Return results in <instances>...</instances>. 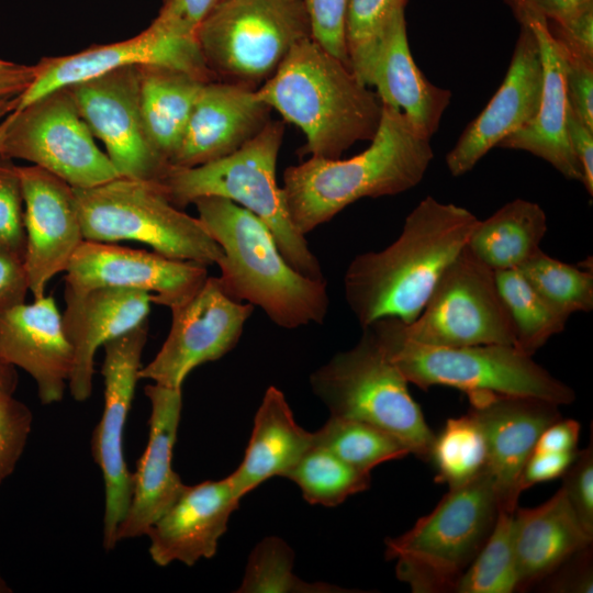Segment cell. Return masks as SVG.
Listing matches in <instances>:
<instances>
[{
  "instance_id": "d6986e66",
  "label": "cell",
  "mask_w": 593,
  "mask_h": 593,
  "mask_svg": "<svg viewBox=\"0 0 593 593\" xmlns=\"http://www.w3.org/2000/svg\"><path fill=\"white\" fill-rule=\"evenodd\" d=\"M25 231L24 265L33 299L45 295L54 276L66 271L85 240L75 189L52 172L19 166Z\"/></svg>"
},
{
  "instance_id": "836d02e7",
  "label": "cell",
  "mask_w": 593,
  "mask_h": 593,
  "mask_svg": "<svg viewBox=\"0 0 593 593\" xmlns=\"http://www.w3.org/2000/svg\"><path fill=\"white\" fill-rule=\"evenodd\" d=\"M314 444L349 466L366 472L387 461L411 455L395 437L370 424L336 416L314 432Z\"/></svg>"
},
{
  "instance_id": "4dcf8cb0",
  "label": "cell",
  "mask_w": 593,
  "mask_h": 593,
  "mask_svg": "<svg viewBox=\"0 0 593 593\" xmlns=\"http://www.w3.org/2000/svg\"><path fill=\"white\" fill-rule=\"evenodd\" d=\"M547 216L535 202L515 199L473 227L467 247L493 271L518 269L540 247Z\"/></svg>"
},
{
  "instance_id": "5bb4252c",
  "label": "cell",
  "mask_w": 593,
  "mask_h": 593,
  "mask_svg": "<svg viewBox=\"0 0 593 593\" xmlns=\"http://www.w3.org/2000/svg\"><path fill=\"white\" fill-rule=\"evenodd\" d=\"M254 309L230 298L219 278L209 276L194 294L170 309L168 336L141 368L139 379L182 389L194 368L219 360L237 345Z\"/></svg>"
},
{
  "instance_id": "d6a6232c",
  "label": "cell",
  "mask_w": 593,
  "mask_h": 593,
  "mask_svg": "<svg viewBox=\"0 0 593 593\" xmlns=\"http://www.w3.org/2000/svg\"><path fill=\"white\" fill-rule=\"evenodd\" d=\"M283 477L300 488L306 502L328 507L368 490L371 483L370 472L349 466L315 444Z\"/></svg>"
},
{
  "instance_id": "f5cc1de1",
  "label": "cell",
  "mask_w": 593,
  "mask_h": 593,
  "mask_svg": "<svg viewBox=\"0 0 593 593\" xmlns=\"http://www.w3.org/2000/svg\"><path fill=\"white\" fill-rule=\"evenodd\" d=\"M516 16L524 12H534L561 24L574 16L583 7L579 0H507Z\"/></svg>"
},
{
  "instance_id": "9f6ffc18",
  "label": "cell",
  "mask_w": 593,
  "mask_h": 593,
  "mask_svg": "<svg viewBox=\"0 0 593 593\" xmlns=\"http://www.w3.org/2000/svg\"><path fill=\"white\" fill-rule=\"evenodd\" d=\"M18 103V96L0 99V121L14 110Z\"/></svg>"
},
{
  "instance_id": "83f0119b",
  "label": "cell",
  "mask_w": 593,
  "mask_h": 593,
  "mask_svg": "<svg viewBox=\"0 0 593 593\" xmlns=\"http://www.w3.org/2000/svg\"><path fill=\"white\" fill-rule=\"evenodd\" d=\"M562 488L533 508L514 511L517 591L538 585L575 553L592 546Z\"/></svg>"
},
{
  "instance_id": "ac0fdd59",
  "label": "cell",
  "mask_w": 593,
  "mask_h": 593,
  "mask_svg": "<svg viewBox=\"0 0 593 593\" xmlns=\"http://www.w3.org/2000/svg\"><path fill=\"white\" fill-rule=\"evenodd\" d=\"M468 413L486 446L485 470L493 481L500 511L514 512L519 479L540 434L561 418L559 405L535 396L473 392Z\"/></svg>"
},
{
  "instance_id": "6da1fadb",
  "label": "cell",
  "mask_w": 593,
  "mask_h": 593,
  "mask_svg": "<svg viewBox=\"0 0 593 593\" xmlns=\"http://www.w3.org/2000/svg\"><path fill=\"white\" fill-rule=\"evenodd\" d=\"M478 221L462 206L426 197L392 244L357 255L346 269L344 291L361 328L383 317L413 322Z\"/></svg>"
},
{
  "instance_id": "d4e9b609",
  "label": "cell",
  "mask_w": 593,
  "mask_h": 593,
  "mask_svg": "<svg viewBox=\"0 0 593 593\" xmlns=\"http://www.w3.org/2000/svg\"><path fill=\"white\" fill-rule=\"evenodd\" d=\"M64 295L63 327L74 355L68 388L83 402L92 392L97 349L147 321L152 301L147 292L115 287Z\"/></svg>"
},
{
  "instance_id": "9c48e42d",
  "label": "cell",
  "mask_w": 593,
  "mask_h": 593,
  "mask_svg": "<svg viewBox=\"0 0 593 593\" xmlns=\"http://www.w3.org/2000/svg\"><path fill=\"white\" fill-rule=\"evenodd\" d=\"M75 193L86 240H136L167 257L204 266L222 257L201 221L175 206L157 181L118 177Z\"/></svg>"
},
{
  "instance_id": "8d00e7d4",
  "label": "cell",
  "mask_w": 593,
  "mask_h": 593,
  "mask_svg": "<svg viewBox=\"0 0 593 593\" xmlns=\"http://www.w3.org/2000/svg\"><path fill=\"white\" fill-rule=\"evenodd\" d=\"M517 591L514 550V512L499 511L488 539L457 581L456 593H512Z\"/></svg>"
},
{
  "instance_id": "c3c4849f",
  "label": "cell",
  "mask_w": 593,
  "mask_h": 593,
  "mask_svg": "<svg viewBox=\"0 0 593 593\" xmlns=\"http://www.w3.org/2000/svg\"><path fill=\"white\" fill-rule=\"evenodd\" d=\"M27 291L24 257L0 244V312L24 303Z\"/></svg>"
},
{
  "instance_id": "816d5d0a",
  "label": "cell",
  "mask_w": 593,
  "mask_h": 593,
  "mask_svg": "<svg viewBox=\"0 0 593 593\" xmlns=\"http://www.w3.org/2000/svg\"><path fill=\"white\" fill-rule=\"evenodd\" d=\"M580 423L572 418H559L539 436L534 451L574 452L578 451Z\"/></svg>"
},
{
  "instance_id": "74e56055",
  "label": "cell",
  "mask_w": 593,
  "mask_h": 593,
  "mask_svg": "<svg viewBox=\"0 0 593 593\" xmlns=\"http://www.w3.org/2000/svg\"><path fill=\"white\" fill-rule=\"evenodd\" d=\"M294 552L282 539L266 537L249 556L238 593L350 592L324 582H305L293 571Z\"/></svg>"
},
{
  "instance_id": "2e32d148",
  "label": "cell",
  "mask_w": 593,
  "mask_h": 593,
  "mask_svg": "<svg viewBox=\"0 0 593 593\" xmlns=\"http://www.w3.org/2000/svg\"><path fill=\"white\" fill-rule=\"evenodd\" d=\"M163 66L213 81L197 43L180 40L157 21L134 37L94 45L79 53L45 57L34 65V78L18 96L14 110L58 89L131 66Z\"/></svg>"
},
{
  "instance_id": "ba28073f",
  "label": "cell",
  "mask_w": 593,
  "mask_h": 593,
  "mask_svg": "<svg viewBox=\"0 0 593 593\" xmlns=\"http://www.w3.org/2000/svg\"><path fill=\"white\" fill-rule=\"evenodd\" d=\"M310 384L331 416L378 427L400 440L410 454L429 460L435 433L412 398L407 380L368 327L362 328L353 348L337 353L317 368Z\"/></svg>"
},
{
  "instance_id": "11a10c76",
  "label": "cell",
  "mask_w": 593,
  "mask_h": 593,
  "mask_svg": "<svg viewBox=\"0 0 593 593\" xmlns=\"http://www.w3.org/2000/svg\"><path fill=\"white\" fill-rule=\"evenodd\" d=\"M18 384V376L13 366L0 360V394H13Z\"/></svg>"
},
{
  "instance_id": "30bf717a",
  "label": "cell",
  "mask_w": 593,
  "mask_h": 593,
  "mask_svg": "<svg viewBox=\"0 0 593 593\" xmlns=\"http://www.w3.org/2000/svg\"><path fill=\"white\" fill-rule=\"evenodd\" d=\"M307 37L311 25L303 0H224L195 34L214 80L251 88L269 79Z\"/></svg>"
},
{
  "instance_id": "f6af8a7d",
  "label": "cell",
  "mask_w": 593,
  "mask_h": 593,
  "mask_svg": "<svg viewBox=\"0 0 593 593\" xmlns=\"http://www.w3.org/2000/svg\"><path fill=\"white\" fill-rule=\"evenodd\" d=\"M563 57L568 103L577 116L593 130V63L564 54Z\"/></svg>"
},
{
  "instance_id": "ab89813d",
  "label": "cell",
  "mask_w": 593,
  "mask_h": 593,
  "mask_svg": "<svg viewBox=\"0 0 593 593\" xmlns=\"http://www.w3.org/2000/svg\"><path fill=\"white\" fill-rule=\"evenodd\" d=\"M31 410L13 394H0V484L14 471L32 429Z\"/></svg>"
},
{
  "instance_id": "b9f144b4",
  "label": "cell",
  "mask_w": 593,
  "mask_h": 593,
  "mask_svg": "<svg viewBox=\"0 0 593 593\" xmlns=\"http://www.w3.org/2000/svg\"><path fill=\"white\" fill-rule=\"evenodd\" d=\"M303 2L310 20L312 38L350 67L345 42L348 0H303Z\"/></svg>"
},
{
  "instance_id": "680465c9",
  "label": "cell",
  "mask_w": 593,
  "mask_h": 593,
  "mask_svg": "<svg viewBox=\"0 0 593 593\" xmlns=\"http://www.w3.org/2000/svg\"><path fill=\"white\" fill-rule=\"evenodd\" d=\"M579 2L581 5H588V4L593 3V0H579Z\"/></svg>"
},
{
  "instance_id": "484cf974",
  "label": "cell",
  "mask_w": 593,
  "mask_h": 593,
  "mask_svg": "<svg viewBox=\"0 0 593 593\" xmlns=\"http://www.w3.org/2000/svg\"><path fill=\"white\" fill-rule=\"evenodd\" d=\"M535 34L542 64V91L536 116L510 134L499 147L528 152L556 168L569 180L582 182V168L570 146L567 127L564 57L551 34L548 20L534 12L517 16Z\"/></svg>"
},
{
  "instance_id": "1f68e13d",
  "label": "cell",
  "mask_w": 593,
  "mask_h": 593,
  "mask_svg": "<svg viewBox=\"0 0 593 593\" xmlns=\"http://www.w3.org/2000/svg\"><path fill=\"white\" fill-rule=\"evenodd\" d=\"M495 281L512 323L514 347L519 351L533 357L563 332L568 318L556 312L518 269L495 271Z\"/></svg>"
},
{
  "instance_id": "44dd1931",
  "label": "cell",
  "mask_w": 593,
  "mask_h": 593,
  "mask_svg": "<svg viewBox=\"0 0 593 593\" xmlns=\"http://www.w3.org/2000/svg\"><path fill=\"white\" fill-rule=\"evenodd\" d=\"M144 392L150 402L148 441L132 473L131 502L116 529V542L146 535L187 485L172 468L182 389L154 383Z\"/></svg>"
},
{
  "instance_id": "5b68a950",
  "label": "cell",
  "mask_w": 593,
  "mask_h": 593,
  "mask_svg": "<svg viewBox=\"0 0 593 593\" xmlns=\"http://www.w3.org/2000/svg\"><path fill=\"white\" fill-rule=\"evenodd\" d=\"M283 133L284 121L270 120L234 153L194 167L169 164L157 182L179 209L205 197L224 198L245 208L269 228L292 268L307 278L324 279L305 236L290 220L282 189L277 183L276 166Z\"/></svg>"
},
{
  "instance_id": "7c38bea8",
  "label": "cell",
  "mask_w": 593,
  "mask_h": 593,
  "mask_svg": "<svg viewBox=\"0 0 593 593\" xmlns=\"http://www.w3.org/2000/svg\"><path fill=\"white\" fill-rule=\"evenodd\" d=\"M400 322L407 337L423 344L514 346L513 327L495 271L467 245L443 271L418 316L411 323Z\"/></svg>"
},
{
  "instance_id": "e0dca14e",
  "label": "cell",
  "mask_w": 593,
  "mask_h": 593,
  "mask_svg": "<svg viewBox=\"0 0 593 593\" xmlns=\"http://www.w3.org/2000/svg\"><path fill=\"white\" fill-rule=\"evenodd\" d=\"M65 277V291L115 287L147 292L152 303L171 309L194 294L209 277L206 266L111 243L83 240Z\"/></svg>"
},
{
  "instance_id": "f1b7e54d",
  "label": "cell",
  "mask_w": 593,
  "mask_h": 593,
  "mask_svg": "<svg viewBox=\"0 0 593 593\" xmlns=\"http://www.w3.org/2000/svg\"><path fill=\"white\" fill-rule=\"evenodd\" d=\"M314 445V432L295 422L284 394L270 385L254 418L243 461L228 478L243 497L268 479L283 477Z\"/></svg>"
},
{
  "instance_id": "d590c367",
  "label": "cell",
  "mask_w": 593,
  "mask_h": 593,
  "mask_svg": "<svg viewBox=\"0 0 593 593\" xmlns=\"http://www.w3.org/2000/svg\"><path fill=\"white\" fill-rule=\"evenodd\" d=\"M518 270L535 291L560 315L593 309L592 268H581L548 256L540 248Z\"/></svg>"
},
{
  "instance_id": "f907efd6",
  "label": "cell",
  "mask_w": 593,
  "mask_h": 593,
  "mask_svg": "<svg viewBox=\"0 0 593 593\" xmlns=\"http://www.w3.org/2000/svg\"><path fill=\"white\" fill-rule=\"evenodd\" d=\"M567 135L574 156L583 172L582 183L593 194V130L589 128L567 103Z\"/></svg>"
},
{
  "instance_id": "f546056e",
  "label": "cell",
  "mask_w": 593,
  "mask_h": 593,
  "mask_svg": "<svg viewBox=\"0 0 593 593\" xmlns=\"http://www.w3.org/2000/svg\"><path fill=\"white\" fill-rule=\"evenodd\" d=\"M138 69L139 104L146 134L156 152L170 163L205 81L163 66L147 65Z\"/></svg>"
},
{
  "instance_id": "9a60e30c",
  "label": "cell",
  "mask_w": 593,
  "mask_h": 593,
  "mask_svg": "<svg viewBox=\"0 0 593 593\" xmlns=\"http://www.w3.org/2000/svg\"><path fill=\"white\" fill-rule=\"evenodd\" d=\"M67 88L120 177L159 181L169 163L153 147L144 127L138 67L120 68Z\"/></svg>"
},
{
  "instance_id": "681fc988",
  "label": "cell",
  "mask_w": 593,
  "mask_h": 593,
  "mask_svg": "<svg viewBox=\"0 0 593 593\" xmlns=\"http://www.w3.org/2000/svg\"><path fill=\"white\" fill-rule=\"evenodd\" d=\"M578 451L574 452H537L533 451L528 458L519 479V490H524L541 482H547L564 474L573 462Z\"/></svg>"
},
{
  "instance_id": "ffe728a7",
  "label": "cell",
  "mask_w": 593,
  "mask_h": 593,
  "mask_svg": "<svg viewBox=\"0 0 593 593\" xmlns=\"http://www.w3.org/2000/svg\"><path fill=\"white\" fill-rule=\"evenodd\" d=\"M506 76L482 112L465 128L446 156L449 172L461 176L510 134L537 114L542 91V64L537 38L521 24Z\"/></svg>"
},
{
  "instance_id": "4316f807",
  "label": "cell",
  "mask_w": 593,
  "mask_h": 593,
  "mask_svg": "<svg viewBox=\"0 0 593 593\" xmlns=\"http://www.w3.org/2000/svg\"><path fill=\"white\" fill-rule=\"evenodd\" d=\"M363 83L377 89L382 102L430 138L450 103L451 92L426 79L415 64L406 34L404 10L389 23L370 61Z\"/></svg>"
},
{
  "instance_id": "7bdbcfd3",
  "label": "cell",
  "mask_w": 593,
  "mask_h": 593,
  "mask_svg": "<svg viewBox=\"0 0 593 593\" xmlns=\"http://www.w3.org/2000/svg\"><path fill=\"white\" fill-rule=\"evenodd\" d=\"M562 489L584 530L593 537V447L578 454L562 475Z\"/></svg>"
},
{
  "instance_id": "3957f363",
  "label": "cell",
  "mask_w": 593,
  "mask_h": 593,
  "mask_svg": "<svg viewBox=\"0 0 593 593\" xmlns=\"http://www.w3.org/2000/svg\"><path fill=\"white\" fill-rule=\"evenodd\" d=\"M257 97L306 137L301 155L328 159L371 141L382 114L378 94L349 66L307 37L256 89Z\"/></svg>"
},
{
  "instance_id": "4fadbf2b",
  "label": "cell",
  "mask_w": 593,
  "mask_h": 593,
  "mask_svg": "<svg viewBox=\"0 0 593 593\" xmlns=\"http://www.w3.org/2000/svg\"><path fill=\"white\" fill-rule=\"evenodd\" d=\"M148 323L103 345L104 406L91 435V455L104 482L103 541L107 550L116 546V529L124 518L132 496V473L123 454V433L142 368Z\"/></svg>"
},
{
  "instance_id": "ee69618b",
  "label": "cell",
  "mask_w": 593,
  "mask_h": 593,
  "mask_svg": "<svg viewBox=\"0 0 593 593\" xmlns=\"http://www.w3.org/2000/svg\"><path fill=\"white\" fill-rule=\"evenodd\" d=\"M222 1L224 0H164L155 20L178 38L197 43L198 27Z\"/></svg>"
},
{
  "instance_id": "8fae6325",
  "label": "cell",
  "mask_w": 593,
  "mask_h": 593,
  "mask_svg": "<svg viewBox=\"0 0 593 593\" xmlns=\"http://www.w3.org/2000/svg\"><path fill=\"white\" fill-rule=\"evenodd\" d=\"M0 158L29 161L75 189L120 177L97 145L68 88L49 92L0 121Z\"/></svg>"
},
{
  "instance_id": "db71d44e",
  "label": "cell",
  "mask_w": 593,
  "mask_h": 593,
  "mask_svg": "<svg viewBox=\"0 0 593 593\" xmlns=\"http://www.w3.org/2000/svg\"><path fill=\"white\" fill-rule=\"evenodd\" d=\"M34 65L27 66L0 58V99L21 94L34 78Z\"/></svg>"
},
{
  "instance_id": "e575fe53",
  "label": "cell",
  "mask_w": 593,
  "mask_h": 593,
  "mask_svg": "<svg viewBox=\"0 0 593 593\" xmlns=\"http://www.w3.org/2000/svg\"><path fill=\"white\" fill-rule=\"evenodd\" d=\"M435 481L454 489L480 475L486 467V446L477 421L469 414L448 418L432 445L429 460Z\"/></svg>"
},
{
  "instance_id": "603a6c76",
  "label": "cell",
  "mask_w": 593,
  "mask_h": 593,
  "mask_svg": "<svg viewBox=\"0 0 593 593\" xmlns=\"http://www.w3.org/2000/svg\"><path fill=\"white\" fill-rule=\"evenodd\" d=\"M270 112L255 88L219 80L205 82L169 164L194 167L234 153L265 127Z\"/></svg>"
},
{
  "instance_id": "7402d4cb",
  "label": "cell",
  "mask_w": 593,
  "mask_h": 593,
  "mask_svg": "<svg viewBox=\"0 0 593 593\" xmlns=\"http://www.w3.org/2000/svg\"><path fill=\"white\" fill-rule=\"evenodd\" d=\"M0 360L34 379L42 404L63 400L74 355L53 296L0 312Z\"/></svg>"
},
{
  "instance_id": "7a4b0ae2",
  "label": "cell",
  "mask_w": 593,
  "mask_h": 593,
  "mask_svg": "<svg viewBox=\"0 0 593 593\" xmlns=\"http://www.w3.org/2000/svg\"><path fill=\"white\" fill-rule=\"evenodd\" d=\"M370 142L367 149L348 159L310 157L284 170V204L302 235L357 200L395 195L414 188L434 158L430 138L385 104Z\"/></svg>"
},
{
  "instance_id": "277c9868",
  "label": "cell",
  "mask_w": 593,
  "mask_h": 593,
  "mask_svg": "<svg viewBox=\"0 0 593 593\" xmlns=\"http://www.w3.org/2000/svg\"><path fill=\"white\" fill-rule=\"evenodd\" d=\"M193 204L222 248L217 278L230 298L261 309L286 329L324 323L329 305L325 279H311L292 268L264 222L224 198H200Z\"/></svg>"
},
{
  "instance_id": "cb8c5ba5",
  "label": "cell",
  "mask_w": 593,
  "mask_h": 593,
  "mask_svg": "<svg viewBox=\"0 0 593 593\" xmlns=\"http://www.w3.org/2000/svg\"><path fill=\"white\" fill-rule=\"evenodd\" d=\"M240 499L228 475L186 485L146 533L152 560L160 567L176 561L193 566L213 557Z\"/></svg>"
},
{
  "instance_id": "8992f818",
  "label": "cell",
  "mask_w": 593,
  "mask_h": 593,
  "mask_svg": "<svg viewBox=\"0 0 593 593\" xmlns=\"http://www.w3.org/2000/svg\"><path fill=\"white\" fill-rule=\"evenodd\" d=\"M366 327L407 382L423 390L443 385L467 394L488 391L535 396L557 405L575 400L572 388L512 345L423 344L407 337L395 317H383Z\"/></svg>"
},
{
  "instance_id": "6f0895ef",
  "label": "cell",
  "mask_w": 593,
  "mask_h": 593,
  "mask_svg": "<svg viewBox=\"0 0 593 593\" xmlns=\"http://www.w3.org/2000/svg\"><path fill=\"white\" fill-rule=\"evenodd\" d=\"M12 589L7 584L4 579L0 574V593H11Z\"/></svg>"
},
{
  "instance_id": "bcb514c9",
  "label": "cell",
  "mask_w": 593,
  "mask_h": 593,
  "mask_svg": "<svg viewBox=\"0 0 593 593\" xmlns=\"http://www.w3.org/2000/svg\"><path fill=\"white\" fill-rule=\"evenodd\" d=\"M553 593H592V546L575 553L538 584Z\"/></svg>"
},
{
  "instance_id": "52a82bcc",
  "label": "cell",
  "mask_w": 593,
  "mask_h": 593,
  "mask_svg": "<svg viewBox=\"0 0 593 593\" xmlns=\"http://www.w3.org/2000/svg\"><path fill=\"white\" fill-rule=\"evenodd\" d=\"M499 502L484 470L449 489L427 515L398 537L385 539V559L395 560L400 581L415 593L454 592L495 524Z\"/></svg>"
},
{
  "instance_id": "60d3db41",
  "label": "cell",
  "mask_w": 593,
  "mask_h": 593,
  "mask_svg": "<svg viewBox=\"0 0 593 593\" xmlns=\"http://www.w3.org/2000/svg\"><path fill=\"white\" fill-rule=\"evenodd\" d=\"M19 166L0 158V244L24 257L25 231Z\"/></svg>"
},
{
  "instance_id": "7dc6e473",
  "label": "cell",
  "mask_w": 593,
  "mask_h": 593,
  "mask_svg": "<svg viewBox=\"0 0 593 593\" xmlns=\"http://www.w3.org/2000/svg\"><path fill=\"white\" fill-rule=\"evenodd\" d=\"M550 31L564 55L593 63V3Z\"/></svg>"
},
{
  "instance_id": "f35d334b",
  "label": "cell",
  "mask_w": 593,
  "mask_h": 593,
  "mask_svg": "<svg viewBox=\"0 0 593 593\" xmlns=\"http://www.w3.org/2000/svg\"><path fill=\"white\" fill-rule=\"evenodd\" d=\"M407 0H348L345 42L349 65L363 83L370 61L392 18ZM365 85V83H363Z\"/></svg>"
}]
</instances>
